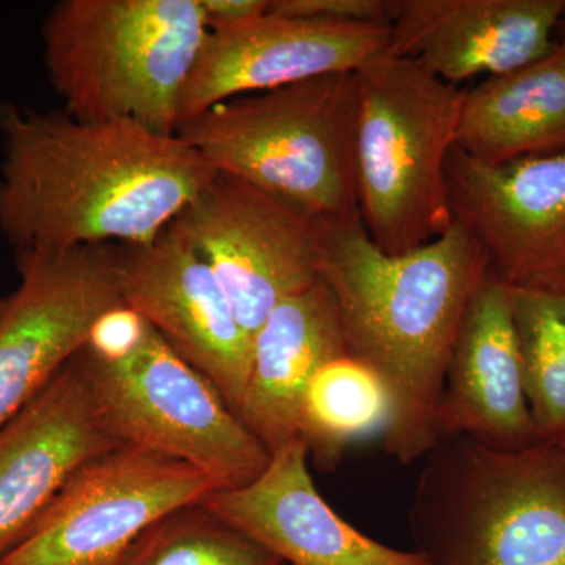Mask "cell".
<instances>
[{
  "mask_svg": "<svg viewBox=\"0 0 565 565\" xmlns=\"http://www.w3.org/2000/svg\"><path fill=\"white\" fill-rule=\"evenodd\" d=\"M438 438L467 437L503 451L541 444L523 386L511 289L487 274L457 333L437 415Z\"/></svg>",
  "mask_w": 565,
  "mask_h": 565,
  "instance_id": "obj_17",
  "label": "cell"
},
{
  "mask_svg": "<svg viewBox=\"0 0 565 565\" xmlns=\"http://www.w3.org/2000/svg\"><path fill=\"white\" fill-rule=\"evenodd\" d=\"M148 322L125 302L104 311L88 333L84 351L104 363L120 362L139 348Z\"/></svg>",
  "mask_w": 565,
  "mask_h": 565,
  "instance_id": "obj_23",
  "label": "cell"
},
{
  "mask_svg": "<svg viewBox=\"0 0 565 565\" xmlns=\"http://www.w3.org/2000/svg\"><path fill=\"white\" fill-rule=\"evenodd\" d=\"M337 307L321 280L282 300L253 337L239 418L270 456L300 437L305 392L330 360L344 355Z\"/></svg>",
  "mask_w": 565,
  "mask_h": 565,
  "instance_id": "obj_18",
  "label": "cell"
},
{
  "mask_svg": "<svg viewBox=\"0 0 565 565\" xmlns=\"http://www.w3.org/2000/svg\"><path fill=\"white\" fill-rule=\"evenodd\" d=\"M355 82L360 217L382 252L404 255L455 223L446 166L465 88L392 54L355 71Z\"/></svg>",
  "mask_w": 565,
  "mask_h": 565,
  "instance_id": "obj_6",
  "label": "cell"
},
{
  "mask_svg": "<svg viewBox=\"0 0 565 565\" xmlns=\"http://www.w3.org/2000/svg\"><path fill=\"white\" fill-rule=\"evenodd\" d=\"M0 233L14 252L150 244L215 170L184 140L131 121L0 104Z\"/></svg>",
  "mask_w": 565,
  "mask_h": 565,
  "instance_id": "obj_1",
  "label": "cell"
},
{
  "mask_svg": "<svg viewBox=\"0 0 565 565\" xmlns=\"http://www.w3.org/2000/svg\"><path fill=\"white\" fill-rule=\"evenodd\" d=\"M392 28L263 17L214 29L180 103V122L215 104L330 74L355 73L390 54Z\"/></svg>",
  "mask_w": 565,
  "mask_h": 565,
  "instance_id": "obj_13",
  "label": "cell"
},
{
  "mask_svg": "<svg viewBox=\"0 0 565 565\" xmlns=\"http://www.w3.org/2000/svg\"><path fill=\"white\" fill-rule=\"evenodd\" d=\"M117 269L122 302L206 375L237 414L253 340L199 252L170 225L150 244L117 245Z\"/></svg>",
  "mask_w": 565,
  "mask_h": 565,
  "instance_id": "obj_12",
  "label": "cell"
},
{
  "mask_svg": "<svg viewBox=\"0 0 565 565\" xmlns=\"http://www.w3.org/2000/svg\"><path fill=\"white\" fill-rule=\"evenodd\" d=\"M203 505L285 565H434L418 550L382 544L337 514L315 484L302 437L277 449L247 486L217 490Z\"/></svg>",
  "mask_w": 565,
  "mask_h": 565,
  "instance_id": "obj_15",
  "label": "cell"
},
{
  "mask_svg": "<svg viewBox=\"0 0 565 565\" xmlns=\"http://www.w3.org/2000/svg\"><path fill=\"white\" fill-rule=\"evenodd\" d=\"M509 289L535 433L565 446V294Z\"/></svg>",
  "mask_w": 565,
  "mask_h": 565,
  "instance_id": "obj_21",
  "label": "cell"
},
{
  "mask_svg": "<svg viewBox=\"0 0 565 565\" xmlns=\"http://www.w3.org/2000/svg\"><path fill=\"white\" fill-rule=\"evenodd\" d=\"M217 490L192 465L120 445L85 463L0 565H117L163 516Z\"/></svg>",
  "mask_w": 565,
  "mask_h": 565,
  "instance_id": "obj_8",
  "label": "cell"
},
{
  "mask_svg": "<svg viewBox=\"0 0 565 565\" xmlns=\"http://www.w3.org/2000/svg\"><path fill=\"white\" fill-rule=\"evenodd\" d=\"M457 150L486 163L565 152V35L530 65L465 90Z\"/></svg>",
  "mask_w": 565,
  "mask_h": 565,
  "instance_id": "obj_19",
  "label": "cell"
},
{
  "mask_svg": "<svg viewBox=\"0 0 565 565\" xmlns=\"http://www.w3.org/2000/svg\"><path fill=\"white\" fill-rule=\"evenodd\" d=\"M77 355L0 424V557L85 463L118 448Z\"/></svg>",
  "mask_w": 565,
  "mask_h": 565,
  "instance_id": "obj_14",
  "label": "cell"
},
{
  "mask_svg": "<svg viewBox=\"0 0 565 565\" xmlns=\"http://www.w3.org/2000/svg\"><path fill=\"white\" fill-rule=\"evenodd\" d=\"M206 14L207 31L230 28L263 17L270 0H200Z\"/></svg>",
  "mask_w": 565,
  "mask_h": 565,
  "instance_id": "obj_25",
  "label": "cell"
},
{
  "mask_svg": "<svg viewBox=\"0 0 565 565\" xmlns=\"http://www.w3.org/2000/svg\"><path fill=\"white\" fill-rule=\"evenodd\" d=\"M392 397L375 371L349 353L323 364L305 392L300 437L323 470H333L345 449L370 435H384Z\"/></svg>",
  "mask_w": 565,
  "mask_h": 565,
  "instance_id": "obj_20",
  "label": "cell"
},
{
  "mask_svg": "<svg viewBox=\"0 0 565 565\" xmlns=\"http://www.w3.org/2000/svg\"><path fill=\"white\" fill-rule=\"evenodd\" d=\"M174 230L217 275L252 340L282 300L319 281L315 218L215 172Z\"/></svg>",
  "mask_w": 565,
  "mask_h": 565,
  "instance_id": "obj_9",
  "label": "cell"
},
{
  "mask_svg": "<svg viewBox=\"0 0 565 565\" xmlns=\"http://www.w3.org/2000/svg\"><path fill=\"white\" fill-rule=\"evenodd\" d=\"M2 307H3V303H2V300H0V311H2Z\"/></svg>",
  "mask_w": 565,
  "mask_h": 565,
  "instance_id": "obj_27",
  "label": "cell"
},
{
  "mask_svg": "<svg viewBox=\"0 0 565 565\" xmlns=\"http://www.w3.org/2000/svg\"><path fill=\"white\" fill-rule=\"evenodd\" d=\"M14 256L20 286L0 313V424L84 349L104 311L122 302L117 245Z\"/></svg>",
  "mask_w": 565,
  "mask_h": 565,
  "instance_id": "obj_10",
  "label": "cell"
},
{
  "mask_svg": "<svg viewBox=\"0 0 565 565\" xmlns=\"http://www.w3.org/2000/svg\"><path fill=\"white\" fill-rule=\"evenodd\" d=\"M200 0H61L44 18V65L66 114L174 136L207 36Z\"/></svg>",
  "mask_w": 565,
  "mask_h": 565,
  "instance_id": "obj_3",
  "label": "cell"
},
{
  "mask_svg": "<svg viewBox=\"0 0 565 565\" xmlns=\"http://www.w3.org/2000/svg\"><path fill=\"white\" fill-rule=\"evenodd\" d=\"M424 459L408 523L430 563L565 565V446L451 437Z\"/></svg>",
  "mask_w": 565,
  "mask_h": 565,
  "instance_id": "obj_4",
  "label": "cell"
},
{
  "mask_svg": "<svg viewBox=\"0 0 565 565\" xmlns=\"http://www.w3.org/2000/svg\"><path fill=\"white\" fill-rule=\"evenodd\" d=\"M104 426L121 445L140 446L199 468L221 490L247 486L270 452L206 375L148 323L139 348L104 363L77 353Z\"/></svg>",
  "mask_w": 565,
  "mask_h": 565,
  "instance_id": "obj_7",
  "label": "cell"
},
{
  "mask_svg": "<svg viewBox=\"0 0 565 565\" xmlns=\"http://www.w3.org/2000/svg\"><path fill=\"white\" fill-rule=\"evenodd\" d=\"M446 177L452 217L498 280L565 294V152L486 163L455 148Z\"/></svg>",
  "mask_w": 565,
  "mask_h": 565,
  "instance_id": "obj_11",
  "label": "cell"
},
{
  "mask_svg": "<svg viewBox=\"0 0 565 565\" xmlns=\"http://www.w3.org/2000/svg\"><path fill=\"white\" fill-rule=\"evenodd\" d=\"M319 280L343 330L345 351L384 381L392 419L386 455L403 465L437 446L446 370L468 305L490 273L471 233L452 223L433 243L388 255L359 214L316 218Z\"/></svg>",
  "mask_w": 565,
  "mask_h": 565,
  "instance_id": "obj_2",
  "label": "cell"
},
{
  "mask_svg": "<svg viewBox=\"0 0 565 565\" xmlns=\"http://www.w3.org/2000/svg\"><path fill=\"white\" fill-rule=\"evenodd\" d=\"M355 73L215 104L177 136L210 163L311 218L359 214Z\"/></svg>",
  "mask_w": 565,
  "mask_h": 565,
  "instance_id": "obj_5",
  "label": "cell"
},
{
  "mask_svg": "<svg viewBox=\"0 0 565 565\" xmlns=\"http://www.w3.org/2000/svg\"><path fill=\"white\" fill-rule=\"evenodd\" d=\"M388 13L390 54L459 87L548 54L565 0H388Z\"/></svg>",
  "mask_w": 565,
  "mask_h": 565,
  "instance_id": "obj_16",
  "label": "cell"
},
{
  "mask_svg": "<svg viewBox=\"0 0 565 565\" xmlns=\"http://www.w3.org/2000/svg\"><path fill=\"white\" fill-rule=\"evenodd\" d=\"M267 11L332 24L390 25L388 0H270Z\"/></svg>",
  "mask_w": 565,
  "mask_h": 565,
  "instance_id": "obj_24",
  "label": "cell"
},
{
  "mask_svg": "<svg viewBox=\"0 0 565 565\" xmlns=\"http://www.w3.org/2000/svg\"><path fill=\"white\" fill-rule=\"evenodd\" d=\"M559 31H563V32H561V33H563V35H565V20H564V22H563V25H561Z\"/></svg>",
  "mask_w": 565,
  "mask_h": 565,
  "instance_id": "obj_26",
  "label": "cell"
},
{
  "mask_svg": "<svg viewBox=\"0 0 565 565\" xmlns=\"http://www.w3.org/2000/svg\"><path fill=\"white\" fill-rule=\"evenodd\" d=\"M117 565H285L203 504L163 516Z\"/></svg>",
  "mask_w": 565,
  "mask_h": 565,
  "instance_id": "obj_22",
  "label": "cell"
}]
</instances>
